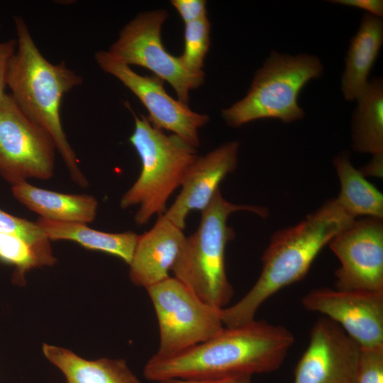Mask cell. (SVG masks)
Here are the masks:
<instances>
[{
  "label": "cell",
  "mask_w": 383,
  "mask_h": 383,
  "mask_svg": "<svg viewBox=\"0 0 383 383\" xmlns=\"http://www.w3.org/2000/svg\"><path fill=\"white\" fill-rule=\"evenodd\" d=\"M334 4L355 7L366 11L369 14L382 18L383 1L382 0H333Z\"/></svg>",
  "instance_id": "cell-28"
},
{
  "label": "cell",
  "mask_w": 383,
  "mask_h": 383,
  "mask_svg": "<svg viewBox=\"0 0 383 383\" xmlns=\"http://www.w3.org/2000/svg\"><path fill=\"white\" fill-rule=\"evenodd\" d=\"M156 314L160 356L177 354L203 343L225 326L221 309L197 296L174 277L146 289Z\"/></svg>",
  "instance_id": "cell-7"
},
{
  "label": "cell",
  "mask_w": 383,
  "mask_h": 383,
  "mask_svg": "<svg viewBox=\"0 0 383 383\" xmlns=\"http://www.w3.org/2000/svg\"><path fill=\"white\" fill-rule=\"evenodd\" d=\"M303 307L337 323L360 348L383 346V291L321 287L301 300Z\"/></svg>",
  "instance_id": "cell-12"
},
{
  "label": "cell",
  "mask_w": 383,
  "mask_h": 383,
  "mask_svg": "<svg viewBox=\"0 0 383 383\" xmlns=\"http://www.w3.org/2000/svg\"><path fill=\"white\" fill-rule=\"evenodd\" d=\"M239 143H226L204 156L197 157L188 169L182 189L165 216L184 230L192 211H204L211 203L223 179L237 166Z\"/></svg>",
  "instance_id": "cell-14"
},
{
  "label": "cell",
  "mask_w": 383,
  "mask_h": 383,
  "mask_svg": "<svg viewBox=\"0 0 383 383\" xmlns=\"http://www.w3.org/2000/svg\"><path fill=\"white\" fill-rule=\"evenodd\" d=\"M13 196L41 218L87 224L94 221L97 200L88 194H70L36 187L27 181L11 187Z\"/></svg>",
  "instance_id": "cell-16"
},
{
  "label": "cell",
  "mask_w": 383,
  "mask_h": 383,
  "mask_svg": "<svg viewBox=\"0 0 383 383\" xmlns=\"http://www.w3.org/2000/svg\"><path fill=\"white\" fill-rule=\"evenodd\" d=\"M131 112L135 128L129 141L140 157L141 170L121 197L120 206H139L134 221L138 226H143L153 216L165 213L168 199L181 186L198 155L195 148L177 135H167L155 128L147 117Z\"/></svg>",
  "instance_id": "cell-5"
},
{
  "label": "cell",
  "mask_w": 383,
  "mask_h": 383,
  "mask_svg": "<svg viewBox=\"0 0 383 383\" xmlns=\"http://www.w3.org/2000/svg\"><path fill=\"white\" fill-rule=\"evenodd\" d=\"M294 341L286 327L255 319L224 327L210 339L177 354H155L145 364L143 374L159 382L269 373L282 366Z\"/></svg>",
  "instance_id": "cell-1"
},
{
  "label": "cell",
  "mask_w": 383,
  "mask_h": 383,
  "mask_svg": "<svg viewBox=\"0 0 383 383\" xmlns=\"http://www.w3.org/2000/svg\"><path fill=\"white\" fill-rule=\"evenodd\" d=\"M170 2L184 23L207 16L206 1L204 0H172Z\"/></svg>",
  "instance_id": "cell-26"
},
{
  "label": "cell",
  "mask_w": 383,
  "mask_h": 383,
  "mask_svg": "<svg viewBox=\"0 0 383 383\" xmlns=\"http://www.w3.org/2000/svg\"><path fill=\"white\" fill-rule=\"evenodd\" d=\"M57 148L50 134L28 118L10 94L0 105V174L11 186L29 178L49 179Z\"/></svg>",
  "instance_id": "cell-9"
},
{
  "label": "cell",
  "mask_w": 383,
  "mask_h": 383,
  "mask_svg": "<svg viewBox=\"0 0 383 383\" xmlns=\"http://www.w3.org/2000/svg\"><path fill=\"white\" fill-rule=\"evenodd\" d=\"M50 240H71L83 247L101 251L131 261L138 235L132 231L106 233L92 229L85 223L59 222L40 218L35 222Z\"/></svg>",
  "instance_id": "cell-19"
},
{
  "label": "cell",
  "mask_w": 383,
  "mask_h": 383,
  "mask_svg": "<svg viewBox=\"0 0 383 383\" xmlns=\"http://www.w3.org/2000/svg\"><path fill=\"white\" fill-rule=\"evenodd\" d=\"M43 350L67 383H140L123 360H87L67 349L46 344Z\"/></svg>",
  "instance_id": "cell-18"
},
{
  "label": "cell",
  "mask_w": 383,
  "mask_h": 383,
  "mask_svg": "<svg viewBox=\"0 0 383 383\" xmlns=\"http://www.w3.org/2000/svg\"><path fill=\"white\" fill-rule=\"evenodd\" d=\"M0 233L19 235L37 248L52 252L50 240L35 222L12 216L1 209Z\"/></svg>",
  "instance_id": "cell-24"
},
{
  "label": "cell",
  "mask_w": 383,
  "mask_h": 383,
  "mask_svg": "<svg viewBox=\"0 0 383 383\" xmlns=\"http://www.w3.org/2000/svg\"><path fill=\"white\" fill-rule=\"evenodd\" d=\"M185 238L182 229L159 215L153 226L138 235L128 265L132 282L146 289L169 278Z\"/></svg>",
  "instance_id": "cell-15"
},
{
  "label": "cell",
  "mask_w": 383,
  "mask_h": 383,
  "mask_svg": "<svg viewBox=\"0 0 383 383\" xmlns=\"http://www.w3.org/2000/svg\"><path fill=\"white\" fill-rule=\"evenodd\" d=\"M355 219L334 199L296 226L275 232L262 254V271L254 285L235 304L221 309L224 326L255 320L262 304L282 288L302 279L320 251Z\"/></svg>",
  "instance_id": "cell-2"
},
{
  "label": "cell",
  "mask_w": 383,
  "mask_h": 383,
  "mask_svg": "<svg viewBox=\"0 0 383 383\" xmlns=\"http://www.w3.org/2000/svg\"><path fill=\"white\" fill-rule=\"evenodd\" d=\"M239 211H251L263 218L268 215L266 208L228 201L219 189L201 211L197 229L185 238L172 270L175 278L202 301L218 309L228 306L233 296L226 274L225 254L235 233L227 221L232 213Z\"/></svg>",
  "instance_id": "cell-4"
},
{
  "label": "cell",
  "mask_w": 383,
  "mask_h": 383,
  "mask_svg": "<svg viewBox=\"0 0 383 383\" xmlns=\"http://www.w3.org/2000/svg\"><path fill=\"white\" fill-rule=\"evenodd\" d=\"M360 345L326 317L313 325L292 383H355Z\"/></svg>",
  "instance_id": "cell-13"
},
{
  "label": "cell",
  "mask_w": 383,
  "mask_h": 383,
  "mask_svg": "<svg viewBox=\"0 0 383 383\" xmlns=\"http://www.w3.org/2000/svg\"><path fill=\"white\" fill-rule=\"evenodd\" d=\"M382 43V19L365 13L350 40L345 57L341 91L347 101L356 100L367 87L369 74Z\"/></svg>",
  "instance_id": "cell-17"
},
{
  "label": "cell",
  "mask_w": 383,
  "mask_h": 383,
  "mask_svg": "<svg viewBox=\"0 0 383 383\" xmlns=\"http://www.w3.org/2000/svg\"><path fill=\"white\" fill-rule=\"evenodd\" d=\"M359 171L365 176L382 177L383 173V154L373 155L371 160Z\"/></svg>",
  "instance_id": "cell-30"
},
{
  "label": "cell",
  "mask_w": 383,
  "mask_h": 383,
  "mask_svg": "<svg viewBox=\"0 0 383 383\" xmlns=\"http://www.w3.org/2000/svg\"><path fill=\"white\" fill-rule=\"evenodd\" d=\"M17 47V41L11 39L0 43V105L4 101L6 93V74L10 60L14 55Z\"/></svg>",
  "instance_id": "cell-27"
},
{
  "label": "cell",
  "mask_w": 383,
  "mask_h": 383,
  "mask_svg": "<svg viewBox=\"0 0 383 383\" xmlns=\"http://www.w3.org/2000/svg\"><path fill=\"white\" fill-rule=\"evenodd\" d=\"M211 25L207 16L185 23L184 47L178 57L182 65L189 72H202L204 62L210 45Z\"/></svg>",
  "instance_id": "cell-23"
},
{
  "label": "cell",
  "mask_w": 383,
  "mask_h": 383,
  "mask_svg": "<svg viewBox=\"0 0 383 383\" xmlns=\"http://www.w3.org/2000/svg\"><path fill=\"white\" fill-rule=\"evenodd\" d=\"M340 191L335 201L349 216L383 219V195L351 163L348 152L333 159Z\"/></svg>",
  "instance_id": "cell-20"
},
{
  "label": "cell",
  "mask_w": 383,
  "mask_h": 383,
  "mask_svg": "<svg viewBox=\"0 0 383 383\" xmlns=\"http://www.w3.org/2000/svg\"><path fill=\"white\" fill-rule=\"evenodd\" d=\"M328 244L340 263L335 289L383 291V219H355Z\"/></svg>",
  "instance_id": "cell-10"
},
{
  "label": "cell",
  "mask_w": 383,
  "mask_h": 383,
  "mask_svg": "<svg viewBox=\"0 0 383 383\" xmlns=\"http://www.w3.org/2000/svg\"><path fill=\"white\" fill-rule=\"evenodd\" d=\"M252 376L236 375L211 379H169L159 382L158 383H252Z\"/></svg>",
  "instance_id": "cell-29"
},
{
  "label": "cell",
  "mask_w": 383,
  "mask_h": 383,
  "mask_svg": "<svg viewBox=\"0 0 383 383\" xmlns=\"http://www.w3.org/2000/svg\"><path fill=\"white\" fill-rule=\"evenodd\" d=\"M16 50L6 74V87L21 111L52 137L71 177L81 187L89 185L68 142L60 117L62 97L82 84V78L64 62L52 64L41 54L25 21L14 16Z\"/></svg>",
  "instance_id": "cell-3"
},
{
  "label": "cell",
  "mask_w": 383,
  "mask_h": 383,
  "mask_svg": "<svg viewBox=\"0 0 383 383\" xmlns=\"http://www.w3.org/2000/svg\"><path fill=\"white\" fill-rule=\"evenodd\" d=\"M323 72V64L316 55L272 51L255 73L245 96L222 110V117L233 128L262 118L284 123L299 120L304 111L298 104L299 94L310 80L318 79Z\"/></svg>",
  "instance_id": "cell-6"
},
{
  "label": "cell",
  "mask_w": 383,
  "mask_h": 383,
  "mask_svg": "<svg viewBox=\"0 0 383 383\" xmlns=\"http://www.w3.org/2000/svg\"><path fill=\"white\" fill-rule=\"evenodd\" d=\"M94 57L101 69L117 78L139 99L148 111V120L155 128L172 131L195 148L199 146V130L209 121L208 115L196 113L172 98L160 78L137 74L107 51H99Z\"/></svg>",
  "instance_id": "cell-11"
},
{
  "label": "cell",
  "mask_w": 383,
  "mask_h": 383,
  "mask_svg": "<svg viewBox=\"0 0 383 383\" xmlns=\"http://www.w3.org/2000/svg\"><path fill=\"white\" fill-rule=\"evenodd\" d=\"M352 118V147L355 152L383 154V81H370L356 99Z\"/></svg>",
  "instance_id": "cell-21"
},
{
  "label": "cell",
  "mask_w": 383,
  "mask_h": 383,
  "mask_svg": "<svg viewBox=\"0 0 383 383\" xmlns=\"http://www.w3.org/2000/svg\"><path fill=\"white\" fill-rule=\"evenodd\" d=\"M167 16L163 9L138 14L123 28L107 52L128 66L138 65L152 71L170 83L178 100L187 105L189 91L204 83V72L188 71L179 57L165 49L160 32Z\"/></svg>",
  "instance_id": "cell-8"
},
{
  "label": "cell",
  "mask_w": 383,
  "mask_h": 383,
  "mask_svg": "<svg viewBox=\"0 0 383 383\" xmlns=\"http://www.w3.org/2000/svg\"><path fill=\"white\" fill-rule=\"evenodd\" d=\"M0 260L15 267V279L20 282L28 270L52 265L56 260L52 252L37 248L19 235L0 233Z\"/></svg>",
  "instance_id": "cell-22"
},
{
  "label": "cell",
  "mask_w": 383,
  "mask_h": 383,
  "mask_svg": "<svg viewBox=\"0 0 383 383\" xmlns=\"http://www.w3.org/2000/svg\"><path fill=\"white\" fill-rule=\"evenodd\" d=\"M355 383H383V346L360 348Z\"/></svg>",
  "instance_id": "cell-25"
}]
</instances>
